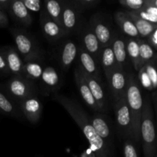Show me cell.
<instances>
[{"instance_id": "29", "label": "cell", "mask_w": 157, "mask_h": 157, "mask_svg": "<svg viewBox=\"0 0 157 157\" xmlns=\"http://www.w3.org/2000/svg\"><path fill=\"white\" fill-rule=\"evenodd\" d=\"M126 51L127 58L131 62L133 68L139 71V42L138 39L126 38Z\"/></svg>"}, {"instance_id": "24", "label": "cell", "mask_w": 157, "mask_h": 157, "mask_svg": "<svg viewBox=\"0 0 157 157\" xmlns=\"http://www.w3.org/2000/svg\"><path fill=\"white\" fill-rule=\"evenodd\" d=\"M0 113L15 118L21 117V111L18 104L2 90H0Z\"/></svg>"}, {"instance_id": "1", "label": "cell", "mask_w": 157, "mask_h": 157, "mask_svg": "<svg viewBox=\"0 0 157 157\" xmlns=\"http://www.w3.org/2000/svg\"><path fill=\"white\" fill-rule=\"evenodd\" d=\"M55 99L65 109L72 119L76 122L90 144L96 157H110L108 147L98 136L90 124L89 115L74 100L62 95H56Z\"/></svg>"}, {"instance_id": "11", "label": "cell", "mask_w": 157, "mask_h": 157, "mask_svg": "<svg viewBox=\"0 0 157 157\" xmlns=\"http://www.w3.org/2000/svg\"><path fill=\"white\" fill-rule=\"evenodd\" d=\"M40 24L43 34L50 41H58L68 35V33L61 26L48 15L44 9L41 10L40 15Z\"/></svg>"}, {"instance_id": "8", "label": "cell", "mask_w": 157, "mask_h": 157, "mask_svg": "<svg viewBox=\"0 0 157 157\" xmlns=\"http://www.w3.org/2000/svg\"><path fill=\"white\" fill-rule=\"evenodd\" d=\"M61 25L68 34L77 32L81 27L82 12L77 9L72 1H61Z\"/></svg>"}, {"instance_id": "15", "label": "cell", "mask_w": 157, "mask_h": 157, "mask_svg": "<svg viewBox=\"0 0 157 157\" xmlns=\"http://www.w3.org/2000/svg\"><path fill=\"white\" fill-rule=\"evenodd\" d=\"M74 74H75V83H76L77 87H78V91H79V94L83 101L94 111L101 113L99 107H98L95 100L94 99L93 96L91 94V92L90 90V88H89L88 85H87V82L85 81V79H84V76H83L82 71H81V68L78 66L75 68V73Z\"/></svg>"}, {"instance_id": "4", "label": "cell", "mask_w": 157, "mask_h": 157, "mask_svg": "<svg viewBox=\"0 0 157 157\" xmlns=\"http://www.w3.org/2000/svg\"><path fill=\"white\" fill-rule=\"evenodd\" d=\"M16 46V50L23 62L41 58V52L35 38L25 29L13 28L10 29Z\"/></svg>"}, {"instance_id": "12", "label": "cell", "mask_w": 157, "mask_h": 157, "mask_svg": "<svg viewBox=\"0 0 157 157\" xmlns=\"http://www.w3.org/2000/svg\"><path fill=\"white\" fill-rule=\"evenodd\" d=\"M78 67L85 74L89 76L96 78L99 81H101V72H100L99 63L88 53L84 50L82 46L78 47Z\"/></svg>"}, {"instance_id": "16", "label": "cell", "mask_w": 157, "mask_h": 157, "mask_svg": "<svg viewBox=\"0 0 157 157\" xmlns=\"http://www.w3.org/2000/svg\"><path fill=\"white\" fill-rule=\"evenodd\" d=\"M2 49L9 74L12 76H22L24 62L16 48L12 46H6L2 48Z\"/></svg>"}, {"instance_id": "17", "label": "cell", "mask_w": 157, "mask_h": 157, "mask_svg": "<svg viewBox=\"0 0 157 157\" xmlns=\"http://www.w3.org/2000/svg\"><path fill=\"white\" fill-rule=\"evenodd\" d=\"M39 81H41L43 91L47 95L59 88L61 78L55 67L48 66L43 70Z\"/></svg>"}, {"instance_id": "20", "label": "cell", "mask_w": 157, "mask_h": 157, "mask_svg": "<svg viewBox=\"0 0 157 157\" xmlns=\"http://www.w3.org/2000/svg\"><path fill=\"white\" fill-rule=\"evenodd\" d=\"M8 11L12 18L22 25L28 27L32 25L33 19L30 12L26 9L21 0H12Z\"/></svg>"}, {"instance_id": "40", "label": "cell", "mask_w": 157, "mask_h": 157, "mask_svg": "<svg viewBox=\"0 0 157 157\" xmlns=\"http://www.w3.org/2000/svg\"><path fill=\"white\" fill-rule=\"evenodd\" d=\"M12 0H0V9L4 12L8 10Z\"/></svg>"}, {"instance_id": "36", "label": "cell", "mask_w": 157, "mask_h": 157, "mask_svg": "<svg viewBox=\"0 0 157 157\" xmlns=\"http://www.w3.org/2000/svg\"><path fill=\"white\" fill-rule=\"evenodd\" d=\"M22 2L29 12H39L43 9V3L40 0H23Z\"/></svg>"}, {"instance_id": "6", "label": "cell", "mask_w": 157, "mask_h": 157, "mask_svg": "<svg viewBox=\"0 0 157 157\" xmlns=\"http://www.w3.org/2000/svg\"><path fill=\"white\" fill-rule=\"evenodd\" d=\"M113 109L119 133L124 137L133 140L132 120L126 97L115 101L113 104Z\"/></svg>"}, {"instance_id": "14", "label": "cell", "mask_w": 157, "mask_h": 157, "mask_svg": "<svg viewBox=\"0 0 157 157\" xmlns=\"http://www.w3.org/2000/svg\"><path fill=\"white\" fill-rule=\"evenodd\" d=\"M81 71H82L83 76L85 79V81L87 82V85L90 88L92 96H93L94 99L95 100L98 107H99L101 113H107V101L105 92H104L102 85L101 84V81L97 80L96 78H93V77L89 76L88 75L84 73L82 70H81Z\"/></svg>"}, {"instance_id": "7", "label": "cell", "mask_w": 157, "mask_h": 157, "mask_svg": "<svg viewBox=\"0 0 157 157\" xmlns=\"http://www.w3.org/2000/svg\"><path fill=\"white\" fill-rule=\"evenodd\" d=\"M88 25L96 35L101 48L111 44L114 32H113L111 25L104 15L101 13L94 15Z\"/></svg>"}, {"instance_id": "38", "label": "cell", "mask_w": 157, "mask_h": 157, "mask_svg": "<svg viewBox=\"0 0 157 157\" xmlns=\"http://www.w3.org/2000/svg\"><path fill=\"white\" fill-rule=\"evenodd\" d=\"M157 29H155L147 38H146V41H147L149 44L154 49L155 51L157 49Z\"/></svg>"}, {"instance_id": "9", "label": "cell", "mask_w": 157, "mask_h": 157, "mask_svg": "<svg viewBox=\"0 0 157 157\" xmlns=\"http://www.w3.org/2000/svg\"><path fill=\"white\" fill-rule=\"evenodd\" d=\"M113 101H117L126 95L127 75L124 70L114 68L106 77Z\"/></svg>"}, {"instance_id": "5", "label": "cell", "mask_w": 157, "mask_h": 157, "mask_svg": "<svg viewBox=\"0 0 157 157\" xmlns=\"http://www.w3.org/2000/svg\"><path fill=\"white\" fill-rule=\"evenodd\" d=\"M4 92L17 104L30 96L36 95L35 82L23 76H12L4 86Z\"/></svg>"}, {"instance_id": "31", "label": "cell", "mask_w": 157, "mask_h": 157, "mask_svg": "<svg viewBox=\"0 0 157 157\" xmlns=\"http://www.w3.org/2000/svg\"><path fill=\"white\" fill-rule=\"evenodd\" d=\"M149 0H120L119 3L129 11H137L143 9L148 3Z\"/></svg>"}, {"instance_id": "21", "label": "cell", "mask_w": 157, "mask_h": 157, "mask_svg": "<svg viewBox=\"0 0 157 157\" xmlns=\"http://www.w3.org/2000/svg\"><path fill=\"white\" fill-rule=\"evenodd\" d=\"M89 118L94 131L96 132L98 136L102 139L104 144L108 147V143L110 141L111 133H110V126L105 117L103 116L102 113L96 112V113L93 116H89Z\"/></svg>"}, {"instance_id": "25", "label": "cell", "mask_w": 157, "mask_h": 157, "mask_svg": "<svg viewBox=\"0 0 157 157\" xmlns=\"http://www.w3.org/2000/svg\"><path fill=\"white\" fill-rule=\"evenodd\" d=\"M139 71L150 61L156 60V51L145 39L139 38Z\"/></svg>"}, {"instance_id": "41", "label": "cell", "mask_w": 157, "mask_h": 157, "mask_svg": "<svg viewBox=\"0 0 157 157\" xmlns=\"http://www.w3.org/2000/svg\"><path fill=\"white\" fill-rule=\"evenodd\" d=\"M154 157H157V156H156H156H154Z\"/></svg>"}, {"instance_id": "10", "label": "cell", "mask_w": 157, "mask_h": 157, "mask_svg": "<svg viewBox=\"0 0 157 157\" xmlns=\"http://www.w3.org/2000/svg\"><path fill=\"white\" fill-rule=\"evenodd\" d=\"M20 110L26 119L32 124L39 121L42 113V104L36 95L30 96L18 104Z\"/></svg>"}, {"instance_id": "18", "label": "cell", "mask_w": 157, "mask_h": 157, "mask_svg": "<svg viewBox=\"0 0 157 157\" xmlns=\"http://www.w3.org/2000/svg\"><path fill=\"white\" fill-rule=\"evenodd\" d=\"M110 45L116 60V67L124 70V67L128 61L126 51V38L121 36L119 33H114Z\"/></svg>"}, {"instance_id": "13", "label": "cell", "mask_w": 157, "mask_h": 157, "mask_svg": "<svg viewBox=\"0 0 157 157\" xmlns=\"http://www.w3.org/2000/svg\"><path fill=\"white\" fill-rule=\"evenodd\" d=\"M81 40L82 43L81 46L99 63V57L102 48L89 25H86L81 31Z\"/></svg>"}, {"instance_id": "34", "label": "cell", "mask_w": 157, "mask_h": 157, "mask_svg": "<svg viewBox=\"0 0 157 157\" xmlns=\"http://www.w3.org/2000/svg\"><path fill=\"white\" fill-rule=\"evenodd\" d=\"M145 7V6H144ZM143 8V9H140L137 11H130L133 15H134L135 16L138 17V18H141V19L144 20L146 21H148V22L152 23V24L156 25L157 24V17L154 16V15H152L147 12L145 9V8Z\"/></svg>"}, {"instance_id": "23", "label": "cell", "mask_w": 157, "mask_h": 157, "mask_svg": "<svg viewBox=\"0 0 157 157\" xmlns=\"http://www.w3.org/2000/svg\"><path fill=\"white\" fill-rule=\"evenodd\" d=\"M44 68L41 58L27 61L23 65L22 76L35 82L40 80Z\"/></svg>"}, {"instance_id": "19", "label": "cell", "mask_w": 157, "mask_h": 157, "mask_svg": "<svg viewBox=\"0 0 157 157\" xmlns=\"http://www.w3.org/2000/svg\"><path fill=\"white\" fill-rule=\"evenodd\" d=\"M78 46L72 41H66L58 53V62L63 70H68L78 56Z\"/></svg>"}, {"instance_id": "30", "label": "cell", "mask_w": 157, "mask_h": 157, "mask_svg": "<svg viewBox=\"0 0 157 157\" xmlns=\"http://www.w3.org/2000/svg\"><path fill=\"white\" fill-rule=\"evenodd\" d=\"M156 61V60H153V61H150V62H148L144 66L147 75L150 78L152 86H153V88L154 90H156L157 87V72Z\"/></svg>"}, {"instance_id": "37", "label": "cell", "mask_w": 157, "mask_h": 157, "mask_svg": "<svg viewBox=\"0 0 157 157\" xmlns=\"http://www.w3.org/2000/svg\"><path fill=\"white\" fill-rule=\"evenodd\" d=\"M0 75H10L6 64V57L2 48H0Z\"/></svg>"}, {"instance_id": "22", "label": "cell", "mask_w": 157, "mask_h": 157, "mask_svg": "<svg viewBox=\"0 0 157 157\" xmlns=\"http://www.w3.org/2000/svg\"><path fill=\"white\" fill-rule=\"evenodd\" d=\"M114 20L120 30L128 38L139 39L140 35L134 24L127 15L126 12L118 11L114 14Z\"/></svg>"}, {"instance_id": "2", "label": "cell", "mask_w": 157, "mask_h": 157, "mask_svg": "<svg viewBox=\"0 0 157 157\" xmlns=\"http://www.w3.org/2000/svg\"><path fill=\"white\" fill-rule=\"evenodd\" d=\"M125 97L131 116L133 140L135 142L140 143V121L144 108V98L140 86L136 78L133 74L127 75V85Z\"/></svg>"}, {"instance_id": "3", "label": "cell", "mask_w": 157, "mask_h": 157, "mask_svg": "<svg viewBox=\"0 0 157 157\" xmlns=\"http://www.w3.org/2000/svg\"><path fill=\"white\" fill-rule=\"evenodd\" d=\"M140 141H142L144 157H154L156 155V132L154 113L150 99L144 101L140 121Z\"/></svg>"}, {"instance_id": "35", "label": "cell", "mask_w": 157, "mask_h": 157, "mask_svg": "<svg viewBox=\"0 0 157 157\" xmlns=\"http://www.w3.org/2000/svg\"><path fill=\"white\" fill-rule=\"evenodd\" d=\"M124 157H139L137 150L130 140H127L124 144Z\"/></svg>"}, {"instance_id": "28", "label": "cell", "mask_w": 157, "mask_h": 157, "mask_svg": "<svg viewBox=\"0 0 157 157\" xmlns=\"http://www.w3.org/2000/svg\"><path fill=\"white\" fill-rule=\"evenodd\" d=\"M43 9L47 12L48 15L52 20L58 23L60 26L61 25V11H62V5L61 1L58 0H45L44 2Z\"/></svg>"}, {"instance_id": "32", "label": "cell", "mask_w": 157, "mask_h": 157, "mask_svg": "<svg viewBox=\"0 0 157 157\" xmlns=\"http://www.w3.org/2000/svg\"><path fill=\"white\" fill-rule=\"evenodd\" d=\"M136 79H137L140 86H142L144 88L147 89L149 91H154V90L153 88V86H152L151 81L150 80V78L147 75V72H146L144 67L138 71L137 78Z\"/></svg>"}, {"instance_id": "27", "label": "cell", "mask_w": 157, "mask_h": 157, "mask_svg": "<svg viewBox=\"0 0 157 157\" xmlns=\"http://www.w3.org/2000/svg\"><path fill=\"white\" fill-rule=\"evenodd\" d=\"M99 63L104 70L106 77L112 70L116 68V60H115L111 45L102 48L101 54H100Z\"/></svg>"}, {"instance_id": "26", "label": "cell", "mask_w": 157, "mask_h": 157, "mask_svg": "<svg viewBox=\"0 0 157 157\" xmlns=\"http://www.w3.org/2000/svg\"><path fill=\"white\" fill-rule=\"evenodd\" d=\"M126 13L130 17V18L134 24L136 31L140 35V38L146 39L155 29H157V25L152 24V23L146 21L141 18H138V17L135 16L130 11H126Z\"/></svg>"}, {"instance_id": "39", "label": "cell", "mask_w": 157, "mask_h": 157, "mask_svg": "<svg viewBox=\"0 0 157 157\" xmlns=\"http://www.w3.org/2000/svg\"><path fill=\"white\" fill-rule=\"evenodd\" d=\"M9 25V18L6 12L0 9V28H5Z\"/></svg>"}, {"instance_id": "33", "label": "cell", "mask_w": 157, "mask_h": 157, "mask_svg": "<svg viewBox=\"0 0 157 157\" xmlns=\"http://www.w3.org/2000/svg\"><path fill=\"white\" fill-rule=\"evenodd\" d=\"M77 9L83 12L87 9H92L101 2L100 0H74L72 1Z\"/></svg>"}]
</instances>
